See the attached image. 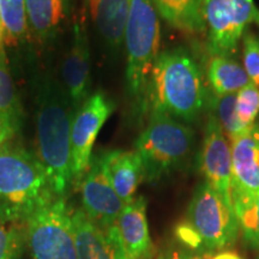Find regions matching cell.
Listing matches in <instances>:
<instances>
[{
	"label": "cell",
	"instance_id": "1",
	"mask_svg": "<svg viewBox=\"0 0 259 259\" xmlns=\"http://www.w3.org/2000/svg\"><path fill=\"white\" fill-rule=\"evenodd\" d=\"M34 85L37 157L45 168L54 198H65L72 186L71 127L74 112L64 85L50 73Z\"/></svg>",
	"mask_w": 259,
	"mask_h": 259
},
{
	"label": "cell",
	"instance_id": "2",
	"mask_svg": "<svg viewBox=\"0 0 259 259\" xmlns=\"http://www.w3.org/2000/svg\"><path fill=\"white\" fill-rule=\"evenodd\" d=\"M206 96L199 65L185 48L158 54L148 87V111L192 122L205 108Z\"/></svg>",
	"mask_w": 259,
	"mask_h": 259
},
{
	"label": "cell",
	"instance_id": "3",
	"mask_svg": "<svg viewBox=\"0 0 259 259\" xmlns=\"http://www.w3.org/2000/svg\"><path fill=\"white\" fill-rule=\"evenodd\" d=\"M54 198L46 171L37 156L10 139L0 149V219L25 223Z\"/></svg>",
	"mask_w": 259,
	"mask_h": 259
},
{
	"label": "cell",
	"instance_id": "4",
	"mask_svg": "<svg viewBox=\"0 0 259 259\" xmlns=\"http://www.w3.org/2000/svg\"><path fill=\"white\" fill-rule=\"evenodd\" d=\"M127 54L126 87L136 113L148 111V87L154 64L160 54V16L153 0H130L124 31Z\"/></svg>",
	"mask_w": 259,
	"mask_h": 259
},
{
	"label": "cell",
	"instance_id": "5",
	"mask_svg": "<svg viewBox=\"0 0 259 259\" xmlns=\"http://www.w3.org/2000/svg\"><path fill=\"white\" fill-rule=\"evenodd\" d=\"M196 138L185 122L161 112H150L144 131L136 141V153L144 167L145 179L158 181L181 167L192 154Z\"/></svg>",
	"mask_w": 259,
	"mask_h": 259
},
{
	"label": "cell",
	"instance_id": "6",
	"mask_svg": "<svg viewBox=\"0 0 259 259\" xmlns=\"http://www.w3.org/2000/svg\"><path fill=\"white\" fill-rule=\"evenodd\" d=\"M31 259H77L71 211L65 198L37 209L24 223Z\"/></svg>",
	"mask_w": 259,
	"mask_h": 259
},
{
	"label": "cell",
	"instance_id": "7",
	"mask_svg": "<svg viewBox=\"0 0 259 259\" xmlns=\"http://www.w3.org/2000/svg\"><path fill=\"white\" fill-rule=\"evenodd\" d=\"M186 222L197 233L206 252L232 245L240 229L232 204L206 183L194 191Z\"/></svg>",
	"mask_w": 259,
	"mask_h": 259
},
{
	"label": "cell",
	"instance_id": "8",
	"mask_svg": "<svg viewBox=\"0 0 259 259\" xmlns=\"http://www.w3.org/2000/svg\"><path fill=\"white\" fill-rule=\"evenodd\" d=\"M203 17L210 56L232 57L248 25L259 24L253 0H204Z\"/></svg>",
	"mask_w": 259,
	"mask_h": 259
},
{
	"label": "cell",
	"instance_id": "9",
	"mask_svg": "<svg viewBox=\"0 0 259 259\" xmlns=\"http://www.w3.org/2000/svg\"><path fill=\"white\" fill-rule=\"evenodd\" d=\"M114 111L105 94L89 96L74 114L71 127V171L72 186L79 187L93 160V148L102 126Z\"/></svg>",
	"mask_w": 259,
	"mask_h": 259
},
{
	"label": "cell",
	"instance_id": "10",
	"mask_svg": "<svg viewBox=\"0 0 259 259\" xmlns=\"http://www.w3.org/2000/svg\"><path fill=\"white\" fill-rule=\"evenodd\" d=\"M232 204L235 211L255 203L259 193V125L231 141Z\"/></svg>",
	"mask_w": 259,
	"mask_h": 259
},
{
	"label": "cell",
	"instance_id": "11",
	"mask_svg": "<svg viewBox=\"0 0 259 259\" xmlns=\"http://www.w3.org/2000/svg\"><path fill=\"white\" fill-rule=\"evenodd\" d=\"M79 189L82 194V209L100 228L109 231L115 225L125 203L113 189L100 155L93 157Z\"/></svg>",
	"mask_w": 259,
	"mask_h": 259
},
{
	"label": "cell",
	"instance_id": "12",
	"mask_svg": "<svg viewBox=\"0 0 259 259\" xmlns=\"http://www.w3.org/2000/svg\"><path fill=\"white\" fill-rule=\"evenodd\" d=\"M200 169L205 183L216 190L227 202L232 204V151L231 142L210 112L206 121ZM233 205V204H232Z\"/></svg>",
	"mask_w": 259,
	"mask_h": 259
},
{
	"label": "cell",
	"instance_id": "13",
	"mask_svg": "<svg viewBox=\"0 0 259 259\" xmlns=\"http://www.w3.org/2000/svg\"><path fill=\"white\" fill-rule=\"evenodd\" d=\"M63 85L71 105L77 112L89 99L90 87V50L84 18L74 22L72 40L63 64Z\"/></svg>",
	"mask_w": 259,
	"mask_h": 259
},
{
	"label": "cell",
	"instance_id": "14",
	"mask_svg": "<svg viewBox=\"0 0 259 259\" xmlns=\"http://www.w3.org/2000/svg\"><path fill=\"white\" fill-rule=\"evenodd\" d=\"M114 226L126 259H153L154 245L149 233L144 197H135L125 204Z\"/></svg>",
	"mask_w": 259,
	"mask_h": 259
},
{
	"label": "cell",
	"instance_id": "15",
	"mask_svg": "<svg viewBox=\"0 0 259 259\" xmlns=\"http://www.w3.org/2000/svg\"><path fill=\"white\" fill-rule=\"evenodd\" d=\"M77 259H126L115 226L103 231L83 209L71 212Z\"/></svg>",
	"mask_w": 259,
	"mask_h": 259
},
{
	"label": "cell",
	"instance_id": "16",
	"mask_svg": "<svg viewBox=\"0 0 259 259\" xmlns=\"http://www.w3.org/2000/svg\"><path fill=\"white\" fill-rule=\"evenodd\" d=\"M113 189L125 204L135 198L138 186L145 179L141 157L135 151L112 150L100 155Z\"/></svg>",
	"mask_w": 259,
	"mask_h": 259
},
{
	"label": "cell",
	"instance_id": "17",
	"mask_svg": "<svg viewBox=\"0 0 259 259\" xmlns=\"http://www.w3.org/2000/svg\"><path fill=\"white\" fill-rule=\"evenodd\" d=\"M94 24L109 47L118 50L124 40L130 0H87Z\"/></svg>",
	"mask_w": 259,
	"mask_h": 259
},
{
	"label": "cell",
	"instance_id": "18",
	"mask_svg": "<svg viewBox=\"0 0 259 259\" xmlns=\"http://www.w3.org/2000/svg\"><path fill=\"white\" fill-rule=\"evenodd\" d=\"M71 0H25L28 29L40 42L53 38L69 16Z\"/></svg>",
	"mask_w": 259,
	"mask_h": 259
},
{
	"label": "cell",
	"instance_id": "19",
	"mask_svg": "<svg viewBox=\"0 0 259 259\" xmlns=\"http://www.w3.org/2000/svg\"><path fill=\"white\" fill-rule=\"evenodd\" d=\"M158 16L185 34H205L204 0H153Z\"/></svg>",
	"mask_w": 259,
	"mask_h": 259
},
{
	"label": "cell",
	"instance_id": "20",
	"mask_svg": "<svg viewBox=\"0 0 259 259\" xmlns=\"http://www.w3.org/2000/svg\"><path fill=\"white\" fill-rule=\"evenodd\" d=\"M206 77L216 96L236 94L251 82L244 66L225 56H210Z\"/></svg>",
	"mask_w": 259,
	"mask_h": 259
},
{
	"label": "cell",
	"instance_id": "21",
	"mask_svg": "<svg viewBox=\"0 0 259 259\" xmlns=\"http://www.w3.org/2000/svg\"><path fill=\"white\" fill-rule=\"evenodd\" d=\"M22 107L10 74L5 51H0V125L11 128L16 134L22 126Z\"/></svg>",
	"mask_w": 259,
	"mask_h": 259
},
{
	"label": "cell",
	"instance_id": "22",
	"mask_svg": "<svg viewBox=\"0 0 259 259\" xmlns=\"http://www.w3.org/2000/svg\"><path fill=\"white\" fill-rule=\"evenodd\" d=\"M0 21L5 30V44L18 45L29 31L25 0H0Z\"/></svg>",
	"mask_w": 259,
	"mask_h": 259
},
{
	"label": "cell",
	"instance_id": "23",
	"mask_svg": "<svg viewBox=\"0 0 259 259\" xmlns=\"http://www.w3.org/2000/svg\"><path fill=\"white\" fill-rule=\"evenodd\" d=\"M235 103L236 94H228V95L222 96L213 95L211 100V111L210 112L216 118L229 142L247 131L238 121L235 113Z\"/></svg>",
	"mask_w": 259,
	"mask_h": 259
},
{
	"label": "cell",
	"instance_id": "24",
	"mask_svg": "<svg viewBox=\"0 0 259 259\" xmlns=\"http://www.w3.org/2000/svg\"><path fill=\"white\" fill-rule=\"evenodd\" d=\"M25 242L24 223H8L0 219V259H19Z\"/></svg>",
	"mask_w": 259,
	"mask_h": 259
},
{
	"label": "cell",
	"instance_id": "25",
	"mask_svg": "<svg viewBox=\"0 0 259 259\" xmlns=\"http://www.w3.org/2000/svg\"><path fill=\"white\" fill-rule=\"evenodd\" d=\"M235 113L242 127L248 130L255 124L259 114V89L253 83H248L236 93Z\"/></svg>",
	"mask_w": 259,
	"mask_h": 259
},
{
	"label": "cell",
	"instance_id": "26",
	"mask_svg": "<svg viewBox=\"0 0 259 259\" xmlns=\"http://www.w3.org/2000/svg\"><path fill=\"white\" fill-rule=\"evenodd\" d=\"M242 61L251 83L259 89V38L252 31L242 36Z\"/></svg>",
	"mask_w": 259,
	"mask_h": 259
},
{
	"label": "cell",
	"instance_id": "27",
	"mask_svg": "<svg viewBox=\"0 0 259 259\" xmlns=\"http://www.w3.org/2000/svg\"><path fill=\"white\" fill-rule=\"evenodd\" d=\"M235 215L245 240L253 247L259 248V193L254 204L235 211Z\"/></svg>",
	"mask_w": 259,
	"mask_h": 259
},
{
	"label": "cell",
	"instance_id": "28",
	"mask_svg": "<svg viewBox=\"0 0 259 259\" xmlns=\"http://www.w3.org/2000/svg\"><path fill=\"white\" fill-rule=\"evenodd\" d=\"M176 235L184 245L187 246V247L192 248V250L203 251L202 242H200L198 235H197V233L191 228L187 222L180 223V225L177 227Z\"/></svg>",
	"mask_w": 259,
	"mask_h": 259
},
{
	"label": "cell",
	"instance_id": "29",
	"mask_svg": "<svg viewBox=\"0 0 259 259\" xmlns=\"http://www.w3.org/2000/svg\"><path fill=\"white\" fill-rule=\"evenodd\" d=\"M157 259H200L197 257H193L187 253V252L183 250H174V248H169L158 255Z\"/></svg>",
	"mask_w": 259,
	"mask_h": 259
},
{
	"label": "cell",
	"instance_id": "30",
	"mask_svg": "<svg viewBox=\"0 0 259 259\" xmlns=\"http://www.w3.org/2000/svg\"><path fill=\"white\" fill-rule=\"evenodd\" d=\"M200 259H242V258L239 257V255L234 253V252L223 251L216 254H211L210 252H206L205 254L202 255V258Z\"/></svg>",
	"mask_w": 259,
	"mask_h": 259
},
{
	"label": "cell",
	"instance_id": "31",
	"mask_svg": "<svg viewBox=\"0 0 259 259\" xmlns=\"http://www.w3.org/2000/svg\"><path fill=\"white\" fill-rule=\"evenodd\" d=\"M16 136V132L12 131L11 128L6 127V126L0 125V149L4 145L6 142L12 139Z\"/></svg>",
	"mask_w": 259,
	"mask_h": 259
},
{
	"label": "cell",
	"instance_id": "32",
	"mask_svg": "<svg viewBox=\"0 0 259 259\" xmlns=\"http://www.w3.org/2000/svg\"><path fill=\"white\" fill-rule=\"evenodd\" d=\"M4 45H5V30L2 24V21H0V51L4 50Z\"/></svg>",
	"mask_w": 259,
	"mask_h": 259
}]
</instances>
